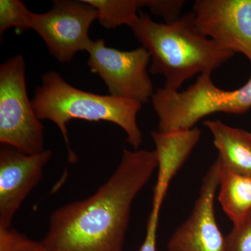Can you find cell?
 Wrapping results in <instances>:
<instances>
[{"label": "cell", "instance_id": "cell-11", "mask_svg": "<svg viewBox=\"0 0 251 251\" xmlns=\"http://www.w3.org/2000/svg\"><path fill=\"white\" fill-rule=\"evenodd\" d=\"M158 160V175L153 202L163 204L172 179L183 166L201 137L197 127L170 133L151 131Z\"/></svg>", "mask_w": 251, "mask_h": 251}, {"label": "cell", "instance_id": "cell-19", "mask_svg": "<svg viewBox=\"0 0 251 251\" xmlns=\"http://www.w3.org/2000/svg\"><path fill=\"white\" fill-rule=\"evenodd\" d=\"M24 234L12 228H0V251H16Z\"/></svg>", "mask_w": 251, "mask_h": 251}, {"label": "cell", "instance_id": "cell-7", "mask_svg": "<svg viewBox=\"0 0 251 251\" xmlns=\"http://www.w3.org/2000/svg\"><path fill=\"white\" fill-rule=\"evenodd\" d=\"M98 12L85 0H54L44 14L34 13L31 29L41 36L50 52L62 63H69L80 51H88L89 36Z\"/></svg>", "mask_w": 251, "mask_h": 251}, {"label": "cell", "instance_id": "cell-9", "mask_svg": "<svg viewBox=\"0 0 251 251\" xmlns=\"http://www.w3.org/2000/svg\"><path fill=\"white\" fill-rule=\"evenodd\" d=\"M221 170L216 158L203 177L191 214L170 239L168 251H226V238L219 229L214 211Z\"/></svg>", "mask_w": 251, "mask_h": 251}, {"label": "cell", "instance_id": "cell-10", "mask_svg": "<svg viewBox=\"0 0 251 251\" xmlns=\"http://www.w3.org/2000/svg\"><path fill=\"white\" fill-rule=\"evenodd\" d=\"M50 150L26 154L10 145L0 148V228H11L16 213L42 178Z\"/></svg>", "mask_w": 251, "mask_h": 251}, {"label": "cell", "instance_id": "cell-5", "mask_svg": "<svg viewBox=\"0 0 251 251\" xmlns=\"http://www.w3.org/2000/svg\"><path fill=\"white\" fill-rule=\"evenodd\" d=\"M0 143L26 154L44 151V128L28 97L25 64L16 54L0 66Z\"/></svg>", "mask_w": 251, "mask_h": 251}, {"label": "cell", "instance_id": "cell-6", "mask_svg": "<svg viewBox=\"0 0 251 251\" xmlns=\"http://www.w3.org/2000/svg\"><path fill=\"white\" fill-rule=\"evenodd\" d=\"M89 67L98 74L112 97L145 104L154 91L148 67L151 55L142 47L122 51L105 46L103 39L93 41L88 51Z\"/></svg>", "mask_w": 251, "mask_h": 251}, {"label": "cell", "instance_id": "cell-4", "mask_svg": "<svg viewBox=\"0 0 251 251\" xmlns=\"http://www.w3.org/2000/svg\"><path fill=\"white\" fill-rule=\"evenodd\" d=\"M211 74L199 75L186 90L161 87L151 102L158 118V131L170 133L188 130L202 118L217 113L243 115L251 108V77L237 90H221L214 85Z\"/></svg>", "mask_w": 251, "mask_h": 251}, {"label": "cell", "instance_id": "cell-12", "mask_svg": "<svg viewBox=\"0 0 251 251\" xmlns=\"http://www.w3.org/2000/svg\"><path fill=\"white\" fill-rule=\"evenodd\" d=\"M203 125L213 135L218 160L223 168L251 176V133L234 128L220 120H208Z\"/></svg>", "mask_w": 251, "mask_h": 251}, {"label": "cell", "instance_id": "cell-14", "mask_svg": "<svg viewBox=\"0 0 251 251\" xmlns=\"http://www.w3.org/2000/svg\"><path fill=\"white\" fill-rule=\"evenodd\" d=\"M98 12V21L107 29L122 25L131 27L140 9L146 7V0H85Z\"/></svg>", "mask_w": 251, "mask_h": 251}, {"label": "cell", "instance_id": "cell-13", "mask_svg": "<svg viewBox=\"0 0 251 251\" xmlns=\"http://www.w3.org/2000/svg\"><path fill=\"white\" fill-rule=\"evenodd\" d=\"M219 188L218 200L225 213L233 226L239 224L251 212V176L232 173L221 166Z\"/></svg>", "mask_w": 251, "mask_h": 251}, {"label": "cell", "instance_id": "cell-3", "mask_svg": "<svg viewBox=\"0 0 251 251\" xmlns=\"http://www.w3.org/2000/svg\"><path fill=\"white\" fill-rule=\"evenodd\" d=\"M31 100L36 115L41 120L54 122L60 130L72 163L77 156L70 147L67 125L73 120L111 122L121 127L127 141L135 150L143 143V133L137 123L142 104L134 100L103 96L80 90L63 79L55 71L41 76Z\"/></svg>", "mask_w": 251, "mask_h": 251}, {"label": "cell", "instance_id": "cell-2", "mask_svg": "<svg viewBox=\"0 0 251 251\" xmlns=\"http://www.w3.org/2000/svg\"><path fill=\"white\" fill-rule=\"evenodd\" d=\"M130 29L151 55L150 72L163 75L168 90H179L197 74H211L234 55L198 30L193 12L158 23L140 10Z\"/></svg>", "mask_w": 251, "mask_h": 251}, {"label": "cell", "instance_id": "cell-20", "mask_svg": "<svg viewBox=\"0 0 251 251\" xmlns=\"http://www.w3.org/2000/svg\"><path fill=\"white\" fill-rule=\"evenodd\" d=\"M16 251H46L40 242H36L24 235L21 239Z\"/></svg>", "mask_w": 251, "mask_h": 251}, {"label": "cell", "instance_id": "cell-17", "mask_svg": "<svg viewBox=\"0 0 251 251\" xmlns=\"http://www.w3.org/2000/svg\"><path fill=\"white\" fill-rule=\"evenodd\" d=\"M184 0H146V7L153 14L161 16L166 23L175 22L181 17Z\"/></svg>", "mask_w": 251, "mask_h": 251}, {"label": "cell", "instance_id": "cell-8", "mask_svg": "<svg viewBox=\"0 0 251 251\" xmlns=\"http://www.w3.org/2000/svg\"><path fill=\"white\" fill-rule=\"evenodd\" d=\"M193 14L201 34L251 64V0H197Z\"/></svg>", "mask_w": 251, "mask_h": 251}, {"label": "cell", "instance_id": "cell-16", "mask_svg": "<svg viewBox=\"0 0 251 251\" xmlns=\"http://www.w3.org/2000/svg\"><path fill=\"white\" fill-rule=\"evenodd\" d=\"M226 251H251V212L226 238Z\"/></svg>", "mask_w": 251, "mask_h": 251}, {"label": "cell", "instance_id": "cell-1", "mask_svg": "<svg viewBox=\"0 0 251 251\" xmlns=\"http://www.w3.org/2000/svg\"><path fill=\"white\" fill-rule=\"evenodd\" d=\"M155 151L123 150L117 169L90 197L59 208L40 243L46 251H123L135 198L157 169Z\"/></svg>", "mask_w": 251, "mask_h": 251}, {"label": "cell", "instance_id": "cell-18", "mask_svg": "<svg viewBox=\"0 0 251 251\" xmlns=\"http://www.w3.org/2000/svg\"><path fill=\"white\" fill-rule=\"evenodd\" d=\"M160 209L152 208L149 216L146 236L139 251H156L157 229Z\"/></svg>", "mask_w": 251, "mask_h": 251}, {"label": "cell", "instance_id": "cell-15", "mask_svg": "<svg viewBox=\"0 0 251 251\" xmlns=\"http://www.w3.org/2000/svg\"><path fill=\"white\" fill-rule=\"evenodd\" d=\"M34 13L27 9L25 4L19 0L0 1V35L5 31L15 27L19 33L31 29Z\"/></svg>", "mask_w": 251, "mask_h": 251}]
</instances>
